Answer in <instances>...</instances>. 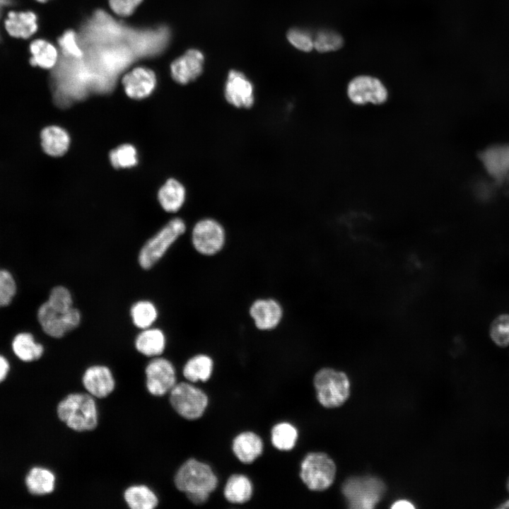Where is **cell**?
Wrapping results in <instances>:
<instances>
[{"mask_svg":"<svg viewBox=\"0 0 509 509\" xmlns=\"http://www.w3.org/2000/svg\"><path fill=\"white\" fill-rule=\"evenodd\" d=\"M224 96L235 107L250 108L255 103L254 86L242 72L231 70L225 84Z\"/></svg>","mask_w":509,"mask_h":509,"instance_id":"13","label":"cell"},{"mask_svg":"<svg viewBox=\"0 0 509 509\" xmlns=\"http://www.w3.org/2000/svg\"><path fill=\"white\" fill-rule=\"evenodd\" d=\"M313 385L318 402L326 408L341 406L350 395L347 375L330 368L319 370L313 378Z\"/></svg>","mask_w":509,"mask_h":509,"instance_id":"4","label":"cell"},{"mask_svg":"<svg viewBox=\"0 0 509 509\" xmlns=\"http://www.w3.org/2000/svg\"><path fill=\"white\" fill-rule=\"evenodd\" d=\"M488 336L498 347L509 346V312L498 314L491 320L488 327Z\"/></svg>","mask_w":509,"mask_h":509,"instance_id":"31","label":"cell"},{"mask_svg":"<svg viewBox=\"0 0 509 509\" xmlns=\"http://www.w3.org/2000/svg\"><path fill=\"white\" fill-rule=\"evenodd\" d=\"M16 291L12 275L5 269H0V307L10 303Z\"/></svg>","mask_w":509,"mask_h":509,"instance_id":"35","label":"cell"},{"mask_svg":"<svg viewBox=\"0 0 509 509\" xmlns=\"http://www.w3.org/2000/svg\"><path fill=\"white\" fill-rule=\"evenodd\" d=\"M143 0H108L111 10L118 16H131Z\"/></svg>","mask_w":509,"mask_h":509,"instance_id":"38","label":"cell"},{"mask_svg":"<svg viewBox=\"0 0 509 509\" xmlns=\"http://www.w3.org/2000/svg\"><path fill=\"white\" fill-rule=\"evenodd\" d=\"M288 40L297 49L310 52L314 47L313 40L309 33L299 28H291L287 33Z\"/></svg>","mask_w":509,"mask_h":509,"instance_id":"37","label":"cell"},{"mask_svg":"<svg viewBox=\"0 0 509 509\" xmlns=\"http://www.w3.org/2000/svg\"><path fill=\"white\" fill-rule=\"evenodd\" d=\"M336 465L326 453H308L300 464V477L310 491H322L329 488L336 476Z\"/></svg>","mask_w":509,"mask_h":509,"instance_id":"6","label":"cell"},{"mask_svg":"<svg viewBox=\"0 0 509 509\" xmlns=\"http://www.w3.org/2000/svg\"><path fill=\"white\" fill-rule=\"evenodd\" d=\"M384 482L375 476H353L342 485V493L349 507L356 509L373 508L385 492Z\"/></svg>","mask_w":509,"mask_h":509,"instance_id":"5","label":"cell"},{"mask_svg":"<svg viewBox=\"0 0 509 509\" xmlns=\"http://www.w3.org/2000/svg\"><path fill=\"white\" fill-rule=\"evenodd\" d=\"M11 4V0H0V18L4 8L10 6Z\"/></svg>","mask_w":509,"mask_h":509,"instance_id":"41","label":"cell"},{"mask_svg":"<svg viewBox=\"0 0 509 509\" xmlns=\"http://www.w3.org/2000/svg\"><path fill=\"white\" fill-rule=\"evenodd\" d=\"M124 499L131 509H153L158 504L156 494L145 485H133L124 492Z\"/></svg>","mask_w":509,"mask_h":509,"instance_id":"28","label":"cell"},{"mask_svg":"<svg viewBox=\"0 0 509 509\" xmlns=\"http://www.w3.org/2000/svg\"><path fill=\"white\" fill-rule=\"evenodd\" d=\"M262 438L252 431H244L237 435L232 443V450L235 457L244 464H251L263 452Z\"/></svg>","mask_w":509,"mask_h":509,"instance_id":"18","label":"cell"},{"mask_svg":"<svg viewBox=\"0 0 509 509\" xmlns=\"http://www.w3.org/2000/svg\"><path fill=\"white\" fill-rule=\"evenodd\" d=\"M43 151L50 156H63L69 149L70 136L63 128L52 125L44 128L40 133Z\"/></svg>","mask_w":509,"mask_h":509,"instance_id":"19","label":"cell"},{"mask_svg":"<svg viewBox=\"0 0 509 509\" xmlns=\"http://www.w3.org/2000/svg\"><path fill=\"white\" fill-rule=\"evenodd\" d=\"M36 1H39V2H41V3H45V2H46V1H48V0H36Z\"/></svg>","mask_w":509,"mask_h":509,"instance_id":"43","label":"cell"},{"mask_svg":"<svg viewBox=\"0 0 509 509\" xmlns=\"http://www.w3.org/2000/svg\"><path fill=\"white\" fill-rule=\"evenodd\" d=\"M508 491H509V480H508Z\"/></svg>","mask_w":509,"mask_h":509,"instance_id":"44","label":"cell"},{"mask_svg":"<svg viewBox=\"0 0 509 509\" xmlns=\"http://www.w3.org/2000/svg\"><path fill=\"white\" fill-rule=\"evenodd\" d=\"M253 493V486L245 475L234 474L229 476L223 489L225 498L231 503L242 504L249 501Z\"/></svg>","mask_w":509,"mask_h":509,"instance_id":"23","label":"cell"},{"mask_svg":"<svg viewBox=\"0 0 509 509\" xmlns=\"http://www.w3.org/2000/svg\"><path fill=\"white\" fill-rule=\"evenodd\" d=\"M392 508L395 509H409V508H414V505L406 500H399L394 503V504L391 507Z\"/></svg>","mask_w":509,"mask_h":509,"instance_id":"40","label":"cell"},{"mask_svg":"<svg viewBox=\"0 0 509 509\" xmlns=\"http://www.w3.org/2000/svg\"><path fill=\"white\" fill-rule=\"evenodd\" d=\"M204 57L195 49L187 50L170 64V74L177 83L185 85L197 79L203 72Z\"/></svg>","mask_w":509,"mask_h":509,"instance_id":"15","label":"cell"},{"mask_svg":"<svg viewBox=\"0 0 509 509\" xmlns=\"http://www.w3.org/2000/svg\"><path fill=\"white\" fill-rule=\"evenodd\" d=\"M158 199L162 208L168 213H175L183 206L186 199V189L175 179H169L160 187Z\"/></svg>","mask_w":509,"mask_h":509,"instance_id":"21","label":"cell"},{"mask_svg":"<svg viewBox=\"0 0 509 509\" xmlns=\"http://www.w3.org/2000/svg\"><path fill=\"white\" fill-rule=\"evenodd\" d=\"M501 508H509V500L503 503L500 506Z\"/></svg>","mask_w":509,"mask_h":509,"instance_id":"42","label":"cell"},{"mask_svg":"<svg viewBox=\"0 0 509 509\" xmlns=\"http://www.w3.org/2000/svg\"><path fill=\"white\" fill-rule=\"evenodd\" d=\"M82 383L87 393L98 399L107 397L115 387L112 371L103 365L88 367L82 376Z\"/></svg>","mask_w":509,"mask_h":509,"instance_id":"16","label":"cell"},{"mask_svg":"<svg viewBox=\"0 0 509 509\" xmlns=\"http://www.w3.org/2000/svg\"><path fill=\"white\" fill-rule=\"evenodd\" d=\"M47 302L51 308L59 312H66L74 307L72 294L69 288L63 286L54 287Z\"/></svg>","mask_w":509,"mask_h":509,"instance_id":"34","label":"cell"},{"mask_svg":"<svg viewBox=\"0 0 509 509\" xmlns=\"http://www.w3.org/2000/svg\"><path fill=\"white\" fill-rule=\"evenodd\" d=\"M146 385L148 392L163 396L176 384L175 368L170 361L160 356L153 358L145 368Z\"/></svg>","mask_w":509,"mask_h":509,"instance_id":"11","label":"cell"},{"mask_svg":"<svg viewBox=\"0 0 509 509\" xmlns=\"http://www.w3.org/2000/svg\"><path fill=\"white\" fill-rule=\"evenodd\" d=\"M129 315L134 327L141 330L153 327L158 318L159 312L153 302L142 299L131 305Z\"/></svg>","mask_w":509,"mask_h":509,"instance_id":"27","label":"cell"},{"mask_svg":"<svg viewBox=\"0 0 509 509\" xmlns=\"http://www.w3.org/2000/svg\"><path fill=\"white\" fill-rule=\"evenodd\" d=\"M4 24L8 33L18 38L27 39L37 30V16L32 11H10Z\"/></svg>","mask_w":509,"mask_h":509,"instance_id":"20","label":"cell"},{"mask_svg":"<svg viewBox=\"0 0 509 509\" xmlns=\"http://www.w3.org/2000/svg\"><path fill=\"white\" fill-rule=\"evenodd\" d=\"M167 337L164 331L151 327L141 329L134 339V347L141 354L147 357L160 356L164 352Z\"/></svg>","mask_w":509,"mask_h":509,"instance_id":"17","label":"cell"},{"mask_svg":"<svg viewBox=\"0 0 509 509\" xmlns=\"http://www.w3.org/2000/svg\"><path fill=\"white\" fill-rule=\"evenodd\" d=\"M57 42L64 55L76 58L83 56V51L76 42V33L73 30L65 31Z\"/></svg>","mask_w":509,"mask_h":509,"instance_id":"36","label":"cell"},{"mask_svg":"<svg viewBox=\"0 0 509 509\" xmlns=\"http://www.w3.org/2000/svg\"><path fill=\"white\" fill-rule=\"evenodd\" d=\"M213 366V360L209 355L198 353L186 361L182 374L191 382H206L210 379Z\"/></svg>","mask_w":509,"mask_h":509,"instance_id":"25","label":"cell"},{"mask_svg":"<svg viewBox=\"0 0 509 509\" xmlns=\"http://www.w3.org/2000/svg\"><path fill=\"white\" fill-rule=\"evenodd\" d=\"M343 43L342 37L338 33L329 30L318 32L313 40L314 47L320 52L337 50Z\"/></svg>","mask_w":509,"mask_h":509,"instance_id":"33","label":"cell"},{"mask_svg":"<svg viewBox=\"0 0 509 509\" xmlns=\"http://www.w3.org/2000/svg\"><path fill=\"white\" fill-rule=\"evenodd\" d=\"M37 318L45 334L53 338H62L79 326L82 315L74 306L66 312H59L45 302L38 310Z\"/></svg>","mask_w":509,"mask_h":509,"instance_id":"10","label":"cell"},{"mask_svg":"<svg viewBox=\"0 0 509 509\" xmlns=\"http://www.w3.org/2000/svg\"><path fill=\"white\" fill-rule=\"evenodd\" d=\"M297 428L288 422L275 424L271 431V440L273 446L281 451L292 450L297 442Z\"/></svg>","mask_w":509,"mask_h":509,"instance_id":"30","label":"cell"},{"mask_svg":"<svg viewBox=\"0 0 509 509\" xmlns=\"http://www.w3.org/2000/svg\"><path fill=\"white\" fill-rule=\"evenodd\" d=\"M59 419L77 432L90 431L98 425V412L95 399L88 393L66 395L57 407Z\"/></svg>","mask_w":509,"mask_h":509,"instance_id":"2","label":"cell"},{"mask_svg":"<svg viewBox=\"0 0 509 509\" xmlns=\"http://www.w3.org/2000/svg\"><path fill=\"white\" fill-rule=\"evenodd\" d=\"M110 160L115 168H129L138 162L137 152L131 144H122L110 153Z\"/></svg>","mask_w":509,"mask_h":509,"instance_id":"32","label":"cell"},{"mask_svg":"<svg viewBox=\"0 0 509 509\" xmlns=\"http://www.w3.org/2000/svg\"><path fill=\"white\" fill-rule=\"evenodd\" d=\"M227 233L224 226L213 218H204L193 226L191 243L194 250L204 257L218 255L226 247Z\"/></svg>","mask_w":509,"mask_h":509,"instance_id":"8","label":"cell"},{"mask_svg":"<svg viewBox=\"0 0 509 509\" xmlns=\"http://www.w3.org/2000/svg\"><path fill=\"white\" fill-rule=\"evenodd\" d=\"M480 158L487 171L496 178L509 171V146H496L486 149Z\"/></svg>","mask_w":509,"mask_h":509,"instance_id":"24","label":"cell"},{"mask_svg":"<svg viewBox=\"0 0 509 509\" xmlns=\"http://www.w3.org/2000/svg\"><path fill=\"white\" fill-rule=\"evenodd\" d=\"M248 313L255 328L260 332H271L279 327L284 317L282 304L271 297L254 300Z\"/></svg>","mask_w":509,"mask_h":509,"instance_id":"12","label":"cell"},{"mask_svg":"<svg viewBox=\"0 0 509 509\" xmlns=\"http://www.w3.org/2000/svg\"><path fill=\"white\" fill-rule=\"evenodd\" d=\"M185 231L186 224L182 218L169 221L141 247L138 254L139 266L145 270L151 269Z\"/></svg>","mask_w":509,"mask_h":509,"instance_id":"3","label":"cell"},{"mask_svg":"<svg viewBox=\"0 0 509 509\" xmlns=\"http://www.w3.org/2000/svg\"><path fill=\"white\" fill-rule=\"evenodd\" d=\"M170 403L182 418L196 420L204 414L209 404L207 394L186 382L176 383L170 391Z\"/></svg>","mask_w":509,"mask_h":509,"instance_id":"9","label":"cell"},{"mask_svg":"<svg viewBox=\"0 0 509 509\" xmlns=\"http://www.w3.org/2000/svg\"><path fill=\"white\" fill-rule=\"evenodd\" d=\"M122 83L128 97L141 100L153 93L157 84V78L153 70L145 66H137L124 75Z\"/></svg>","mask_w":509,"mask_h":509,"instance_id":"14","label":"cell"},{"mask_svg":"<svg viewBox=\"0 0 509 509\" xmlns=\"http://www.w3.org/2000/svg\"><path fill=\"white\" fill-rule=\"evenodd\" d=\"M174 483L177 489L185 493L191 503L201 505L209 500L218 480L209 464L190 458L176 472Z\"/></svg>","mask_w":509,"mask_h":509,"instance_id":"1","label":"cell"},{"mask_svg":"<svg viewBox=\"0 0 509 509\" xmlns=\"http://www.w3.org/2000/svg\"><path fill=\"white\" fill-rule=\"evenodd\" d=\"M9 369L10 365L8 361L5 357L0 355V383L6 379Z\"/></svg>","mask_w":509,"mask_h":509,"instance_id":"39","label":"cell"},{"mask_svg":"<svg viewBox=\"0 0 509 509\" xmlns=\"http://www.w3.org/2000/svg\"><path fill=\"white\" fill-rule=\"evenodd\" d=\"M30 52L32 54L30 64L33 66L49 69L57 64L58 51L52 44L45 40H33L30 45Z\"/></svg>","mask_w":509,"mask_h":509,"instance_id":"26","label":"cell"},{"mask_svg":"<svg viewBox=\"0 0 509 509\" xmlns=\"http://www.w3.org/2000/svg\"><path fill=\"white\" fill-rule=\"evenodd\" d=\"M12 349L16 356L25 362L39 359L44 352L42 345L37 343L29 333L18 334L13 340Z\"/></svg>","mask_w":509,"mask_h":509,"instance_id":"29","label":"cell"},{"mask_svg":"<svg viewBox=\"0 0 509 509\" xmlns=\"http://www.w3.org/2000/svg\"><path fill=\"white\" fill-rule=\"evenodd\" d=\"M346 94L349 101L356 107L382 106L390 98L387 87L380 78L365 74L351 79Z\"/></svg>","mask_w":509,"mask_h":509,"instance_id":"7","label":"cell"},{"mask_svg":"<svg viewBox=\"0 0 509 509\" xmlns=\"http://www.w3.org/2000/svg\"><path fill=\"white\" fill-rule=\"evenodd\" d=\"M25 483L31 494L44 496L51 493L54 490L56 476L47 468L34 467L27 474Z\"/></svg>","mask_w":509,"mask_h":509,"instance_id":"22","label":"cell"}]
</instances>
